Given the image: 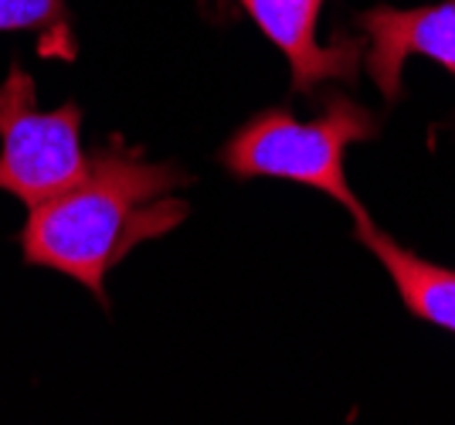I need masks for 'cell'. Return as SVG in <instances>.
<instances>
[{
  "label": "cell",
  "instance_id": "8992f818",
  "mask_svg": "<svg viewBox=\"0 0 455 425\" xmlns=\"http://www.w3.org/2000/svg\"><path fill=\"white\" fill-rule=\"evenodd\" d=\"M357 238L387 269L391 283L398 286L401 300H404V307L411 309L418 320H428V324L455 333V269L435 266V262L415 255L411 249L398 245L391 235L380 232L371 221V214L357 221Z\"/></svg>",
  "mask_w": 455,
  "mask_h": 425
},
{
  "label": "cell",
  "instance_id": "3957f363",
  "mask_svg": "<svg viewBox=\"0 0 455 425\" xmlns=\"http://www.w3.org/2000/svg\"><path fill=\"white\" fill-rule=\"evenodd\" d=\"M35 96V78L11 61L0 82V191L28 208L76 188L92 167V156L82 150V109L76 102L38 109Z\"/></svg>",
  "mask_w": 455,
  "mask_h": 425
},
{
  "label": "cell",
  "instance_id": "5b68a950",
  "mask_svg": "<svg viewBox=\"0 0 455 425\" xmlns=\"http://www.w3.org/2000/svg\"><path fill=\"white\" fill-rule=\"evenodd\" d=\"M248 18L279 48L292 72V92H313L320 82H354L363 61V44L343 38L337 44L316 41L323 0H242Z\"/></svg>",
  "mask_w": 455,
  "mask_h": 425
},
{
  "label": "cell",
  "instance_id": "277c9868",
  "mask_svg": "<svg viewBox=\"0 0 455 425\" xmlns=\"http://www.w3.org/2000/svg\"><path fill=\"white\" fill-rule=\"evenodd\" d=\"M357 24L371 41L363 72L387 102L401 96V72L415 55L435 59L455 76V0L432 7H371Z\"/></svg>",
  "mask_w": 455,
  "mask_h": 425
},
{
  "label": "cell",
  "instance_id": "6da1fadb",
  "mask_svg": "<svg viewBox=\"0 0 455 425\" xmlns=\"http://www.w3.org/2000/svg\"><path fill=\"white\" fill-rule=\"evenodd\" d=\"M190 184L173 164L109 143L92 154L89 174L76 188L31 208L20 232L28 266L65 272L106 303V276L143 242L173 232L190 214L177 188Z\"/></svg>",
  "mask_w": 455,
  "mask_h": 425
},
{
  "label": "cell",
  "instance_id": "52a82bcc",
  "mask_svg": "<svg viewBox=\"0 0 455 425\" xmlns=\"http://www.w3.org/2000/svg\"><path fill=\"white\" fill-rule=\"evenodd\" d=\"M0 31H38L55 41L58 55H72L65 0H0Z\"/></svg>",
  "mask_w": 455,
  "mask_h": 425
},
{
  "label": "cell",
  "instance_id": "7a4b0ae2",
  "mask_svg": "<svg viewBox=\"0 0 455 425\" xmlns=\"http://www.w3.org/2000/svg\"><path fill=\"white\" fill-rule=\"evenodd\" d=\"M378 133V116L347 96H330L323 116L296 119L289 109H266L251 116L225 143L221 164L235 177H275L316 188L333 197L354 221L367 218L357 194L347 184L343 156L354 143Z\"/></svg>",
  "mask_w": 455,
  "mask_h": 425
}]
</instances>
